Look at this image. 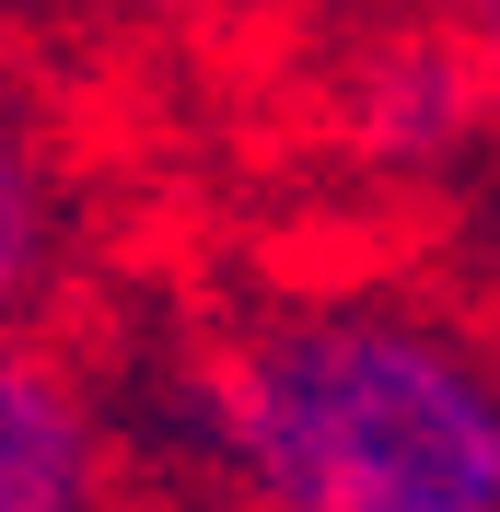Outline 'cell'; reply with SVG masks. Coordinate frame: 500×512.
Segmentation results:
<instances>
[{
	"instance_id": "6da1fadb",
	"label": "cell",
	"mask_w": 500,
	"mask_h": 512,
	"mask_svg": "<svg viewBox=\"0 0 500 512\" xmlns=\"http://www.w3.org/2000/svg\"><path fill=\"white\" fill-rule=\"evenodd\" d=\"M221 466L256 512H500V373L396 303H303L221 350Z\"/></svg>"
},
{
	"instance_id": "7a4b0ae2",
	"label": "cell",
	"mask_w": 500,
	"mask_h": 512,
	"mask_svg": "<svg viewBox=\"0 0 500 512\" xmlns=\"http://www.w3.org/2000/svg\"><path fill=\"white\" fill-rule=\"evenodd\" d=\"M105 501V443L82 384L47 350L0 338V512H94Z\"/></svg>"
},
{
	"instance_id": "3957f363",
	"label": "cell",
	"mask_w": 500,
	"mask_h": 512,
	"mask_svg": "<svg viewBox=\"0 0 500 512\" xmlns=\"http://www.w3.org/2000/svg\"><path fill=\"white\" fill-rule=\"evenodd\" d=\"M477 105H489V70H477L466 35H384L373 59L349 70V128L373 163H442L466 152Z\"/></svg>"
},
{
	"instance_id": "277c9868",
	"label": "cell",
	"mask_w": 500,
	"mask_h": 512,
	"mask_svg": "<svg viewBox=\"0 0 500 512\" xmlns=\"http://www.w3.org/2000/svg\"><path fill=\"white\" fill-rule=\"evenodd\" d=\"M47 245H59V187H47L35 128L0 105V338H12V315H24V291L47 280Z\"/></svg>"
},
{
	"instance_id": "5b68a950",
	"label": "cell",
	"mask_w": 500,
	"mask_h": 512,
	"mask_svg": "<svg viewBox=\"0 0 500 512\" xmlns=\"http://www.w3.org/2000/svg\"><path fill=\"white\" fill-rule=\"evenodd\" d=\"M477 70H489V94H500V12H477Z\"/></svg>"
}]
</instances>
